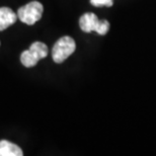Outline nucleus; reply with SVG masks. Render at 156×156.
<instances>
[{
  "instance_id": "nucleus-3",
  "label": "nucleus",
  "mask_w": 156,
  "mask_h": 156,
  "mask_svg": "<svg viewBox=\"0 0 156 156\" xmlns=\"http://www.w3.org/2000/svg\"><path fill=\"white\" fill-rule=\"evenodd\" d=\"M43 11L44 7L42 3L39 1H32L18 9L17 17L21 20V23L33 26L41 20Z\"/></svg>"
},
{
  "instance_id": "nucleus-5",
  "label": "nucleus",
  "mask_w": 156,
  "mask_h": 156,
  "mask_svg": "<svg viewBox=\"0 0 156 156\" xmlns=\"http://www.w3.org/2000/svg\"><path fill=\"white\" fill-rule=\"evenodd\" d=\"M23 152L20 147L16 144L7 141V140H1L0 141V156H23Z\"/></svg>"
},
{
  "instance_id": "nucleus-6",
  "label": "nucleus",
  "mask_w": 156,
  "mask_h": 156,
  "mask_svg": "<svg viewBox=\"0 0 156 156\" xmlns=\"http://www.w3.org/2000/svg\"><path fill=\"white\" fill-rule=\"evenodd\" d=\"M30 50L34 53V55L39 59V61L41 59H44L48 56V47H47L46 44H44L42 42L33 43L30 47Z\"/></svg>"
},
{
  "instance_id": "nucleus-7",
  "label": "nucleus",
  "mask_w": 156,
  "mask_h": 156,
  "mask_svg": "<svg viewBox=\"0 0 156 156\" xmlns=\"http://www.w3.org/2000/svg\"><path fill=\"white\" fill-rule=\"evenodd\" d=\"M20 61L24 67L30 68V67L36 66L37 63L39 62V59L37 58L36 56L34 55V53L29 49V50H26V51H23L21 53Z\"/></svg>"
},
{
  "instance_id": "nucleus-4",
  "label": "nucleus",
  "mask_w": 156,
  "mask_h": 156,
  "mask_svg": "<svg viewBox=\"0 0 156 156\" xmlns=\"http://www.w3.org/2000/svg\"><path fill=\"white\" fill-rule=\"evenodd\" d=\"M17 20V14L8 7H0V32L12 26Z\"/></svg>"
},
{
  "instance_id": "nucleus-1",
  "label": "nucleus",
  "mask_w": 156,
  "mask_h": 156,
  "mask_svg": "<svg viewBox=\"0 0 156 156\" xmlns=\"http://www.w3.org/2000/svg\"><path fill=\"white\" fill-rule=\"evenodd\" d=\"M79 27L84 33L96 32L98 35L104 36L110 30V23L108 20H99L94 13L88 12L80 17Z\"/></svg>"
},
{
  "instance_id": "nucleus-2",
  "label": "nucleus",
  "mask_w": 156,
  "mask_h": 156,
  "mask_svg": "<svg viewBox=\"0 0 156 156\" xmlns=\"http://www.w3.org/2000/svg\"><path fill=\"white\" fill-rule=\"evenodd\" d=\"M76 49L75 41L68 36L62 37L55 43L52 49V57L55 63L60 64L72 55Z\"/></svg>"
},
{
  "instance_id": "nucleus-8",
  "label": "nucleus",
  "mask_w": 156,
  "mask_h": 156,
  "mask_svg": "<svg viewBox=\"0 0 156 156\" xmlns=\"http://www.w3.org/2000/svg\"><path fill=\"white\" fill-rule=\"evenodd\" d=\"M90 3L96 7H101V6L111 7V6H113V0H90Z\"/></svg>"
}]
</instances>
